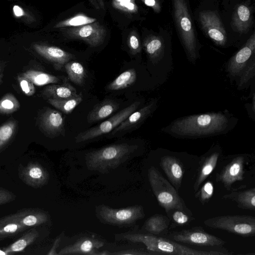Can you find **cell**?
I'll return each instance as SVG.
<instances>
[{
    "label": "cell",
    "instance_id": "44dd1931",
    "mask_svg": "<svg viewBox=\"0 0 255 255\" xmlns=\"http://www.w3.org/2000/svg\"><path fill=\"white\" fill-rule=\"evenodd\" d=\"M178 158L165 155L160 159L159 165L164 172L169 182L178 191L181 187L184 174V170Z\"/></svg>",
    "mask_w": 255,
    "mask_h": 255
},
{
    "label": "cell",
    "instance_id": "9a60e30c",
    "mask_svg": "<svg viewBox=\"0 0 255 255\" xmlns=\"http://www.w3.org/2000/svg\"><path fill=\"white\" fill-rule=\"evenodd\" d=\"M245 162V154L237 155L216 174V181L221 183L225 188L230 191L234 183L244 179Z\"/></svg>",
    "mask_w": 255,
    "mask_h": 255
},
{
    "label": "cell",
    "instance_id": "d590c367",
    "mask_svg": "<svg viewBox=\"0 0 255 255\" xmlns=\"http://www.w3.org/2000/svg\"><path fill=\"white\" fill-rule=\"evenodd\" d=\"M255 58L250 62L237 81V89L243 90L248 88L255 81Z\"/></svg>",
    "mask_w": 255,
    "mask_h": 255
},
{
    "label": "cell",
    "instance_id": "f35d334b",
    "mask_svg": "<svg viewBox=\"0 0 255 255\" xmlns=\"http://www.w3.org/2000/svg\"><path fill=\"white\" fill-rule=\"evenodd\" d=\"M113 6L128 13H135L138 11L135 0H112Z\"/></svg>",
    "mask_w": 255,
    "mask_h": 255
},
{
    "label": "cell",
    "instance_id": "3957f363",
    "mask_svg": "<svg viewBox=\"0 0 255 255\" xmlns=\"http://www.w3.org/2000/svg\"><path fill=\"white\" fill-rule=\"evenodd\" d=\"M117 241H127L133 243H141L152 255H223L227 253L217 251L196 250L166 238L150 234L126 233L115 235Z\"/></svg>",
    "mask_w": 255,
    "mask_h": 255
},
{
    "label": "cell",
    "instance_id": "603a6c76",
    "mask_svg": "<svg viewBox=\"0 0 255 255\" xmlns=\"http://www.w3.org/2000/svg\"><path fill=\"white\" fill-rule=\"evenodd\" d=\"M222 198L236 202L237 206L242 209L255 210V187L244 190L231 189L230 192L224 195Z\"/></svg>",
    "mask_w": 255,
    "mask_h": 255
},
{
    "label": "cell",
    "instance_id": "83f0119b",
    "mask_svg": "<svg viewBox=\"0 0 255 255\" xmlns=\"http://www.w3.org/2000/svg\"><path fill=\"white\" fill-rule=\"evenodd\" d=\"M27 229L18 223L13 214L0 218V241L15 236Z\"/></svg>",
    "mask_w": 255,
    "mask_h": 255
},
{
    "label": "cell",
    "instance_id": "52a82bcc",
    "mask_svg": "<svg viewBox=\"0 0 255 255\" xmlns=\"http://www.w3.org/2000/svg\"><path fill=\"white\" fill-rule=\"evenodd\" d=\"M204 224L245 237L255 235V217L247 215H227L207 219Z\"/></svg>",
    "mask_w": 255,
    "mask_h": 255
},
{
    "label": "cell",
    "instance_id": "1f68e13d",
    "mask_svg": "<svg viewBox=\"0 0 255 255\" xmlns=\"http://www.w3.org/2000/svg\"><path fill=\"white\" fill-rule=\"evenodd\" d=\"M47 102L66 114H70L74 109L83 101L81 93L65 99H48Z\"/></svg>",
    "mask_w": 255,
    "mask_h": 255
},
{
    "label": "cell",
    "instance_id": "b9f144b4",
    "mask_svg": "<svg viewBox=\"0 0 255 255\" xmlns=\"http://www.w3.org/2000/svg\"><path fill=\"white\" fill-rule=\"evenodd\" d=\"M17 80L21 90L27 96H31L34 94L35 88L33 83L28 78L22 75H18Z\"/></svg>",
    "mask_w": 255,
    "mask_h": 255
},
{
    "label": "cell",
    "instance_id": "30bf717a",
    "mask_svg": "<svg viewBox=\"0 0 255 255\" xmlns=\"http://www.w3.org/2000/svg\"><path fill=\"white\" fill-rule=\"evenodd\" d=\"M165 238L180 243L203 247H221L226 242L205 232L201 227H194L169 233Z\"/></svg>",
    "mask_w": 255,
    "mask_h": 255
},
{
    "label": "cell",
    "instance_id": "681fc988",
    "mask_svg": "<svg viewBox=\"0 0 255 255\" xmlns=\"http://www.w3.org/2000/svg\"><path fill=\"white\" fill-rule=\"evenodd\" d=\"M14 15L17 17H20L24 15L23 9L17 5H14L12 8Z\"/></svg>",
    "mask_w": 255,
    "mask_h": 255
},
{
    "label": "cell",
    "instance_id": "4316f807",
    "mask_svg": "<svg viewBox=\"0 0 255 255\" xmlns=\"http://www.w3.org/2000/svg\"><path fill=\"white\" fill-rule=\"evenodd\" d=\"M170 220L167 216L155 214L145 221L142 230L148 234L156 236L164 234L167 231Z\"/></svg>",
    "mask_w": 255,
    "mask_h": 255
},
{
    "label": "cell",
    "instance_id": "d4e9b609",
    "mask_svg": "<svg viewBox=\"0 0 255 255\" xmlns=\"http://www.w3.org/2000/svg\"><path fill=\"white\" fill-rule=\"evenodd\" d=\"M119 108V104L111 99H105L96 105L89 113L87 122L93 123L108 118Z\"/></svg>",
    "mask_w": 255,
    "mask_h": 255
},
{
    "label": "cell",
    "instance_id": "4fadbf2b",
    "mask_svg": "<svg viewBox=\"0 0 255 255\" xmlns=\"http://www.w3.org/2000/svg\"><path fill=\"white\" fill-rule=\"evenodd\" d=\"M199 19L203 29L214 43L219 46H225L228 37L218 13L213 10H204L200 12Z\"/></svg>",
    "mask_w": 255,
    "mask_h": 255
},
{
    "label": "cell",
    "instance_id": "d6a6232c",
    "mask_svg": "<svg viewBox=\"0 0 255 255\" xmlns=\"http://www.w3.org/2000/svg\"><path fill=\"white\" fill-rule=\"evenodd\" d=\"M64 67L68 78L76 85L82 86L86 77V71L80 63L76 61H69Z\"/></svg>",
    "mask_w": 255,
    "mask_h": 255
},
{
    "label": "cell",
    "instance_id": "6da1fadb",
    "mask_svg": "<svg viewBox=\"0 0 255 255\" xmlns=\"http://www.w3.org/2000/svg\"><path fill=\"white\" fill-rule=\"evenodd\" d=\"M239 119L228 110L178 118L161 131L178 138L195 139L225 134L237 126Z\"/></svg>",
    "mask_w": 255,
    "mask_h": 255
},
{
    "label": "cell",
    "instance_id": "ab89813d",
    "mask_svg": "<svg viewBox=\"0 0 255 255\" xmlns=\"http://www.w3.org/2000/svg\"><path fill=\"white\" fill-rule=\"evenodd\" d=\"M127 40L128 45L131 54L135 55L139 54L141 50V45L136 32L134 30L131 31Z\"/></svg>",
    "mask_w": 255,
    "mask_h": 255
},
{
    "label": "cell",
    "instance_id": "9c48e42d",
    "mask_svg": "<svg viewBox=\"0 0 255 255\" xmlns=\"http://www.w3.org/2000/svg\"><path fill=\"white\" fill-rule=\"evenodd\" d=\"M143 103L141 100L136 101L99 125L79 133L75 137L76 142L87 141L111 132Z\"/></svg>",
    "mask_w": 255,
    "mask_h": 255
},
{
    "label": "cell",
    "instance_id": "7bdbcfd3",
    "mask_svg": "<svg viewBox=\"0 0 255 255\" xmlns=\"http://www.w3.org/2000/svg\"><path fill=\"white\" fill-rule=\"evenodd\" d=\"M252 92L250 95H251V103H247L245 107L247 110L249 117L253 120L255 121V81L251 84Z\"/></svg>",
    "mask_w": 255,
    "mask_h": 255
},
{
    "label": "cell",
    "instance_id": "d6986e66",
    "mask_svg": "<svg viewBox=\"0 0 255 255\" xmlns=\"http://www.w3.org/2000/svg\"><path fill=\"white\" fill-rule=\"evenodd\" d=\"M39 126L42 132L48 136L64 135L63 118L57 111L49 108L46 109L39 118Z\"/></svg>",
    "mask_w": 255,
    "mask_h": 255
},
{
    "label": "cell",
    "instance_id": "484cf974",
    "mask_svg": "<svg viewBox=\"0 0 255 255\" xmlns=\"http://www.w3.org/2000/svg\"><path fill=\"white\" fill-rule=\"evenodd\" d=\"M252 22V11L245 4L238 5L235 9L232 17V24L235 29L241 33H246Z\"/></svg>",
    "mask_w": 255,
    "mask_h": 255
},
{
    "label": "cell",
    "instance_id": "ee69618b",
    "mask_svg": "<svg viewBox=\"0 0 255 255\" xmlns=\"http://www.w3.org/2000/svg\"><path fill=\"white\" fill-rule=\"evenodd\" d=\"M16 196L10 191L0 187V205L8 203L15 200Z\"/></svg>",
    "mask_w": 255,
    "mask_h": 255
},
{
    "label": "cell",
    "instance_id": "7c38bea8",
    "mask_svg": "<svg viewBox=\"0 0 255 255\" xmlns=\"http://www.w3.org/2000/svg\"><path fill=\"white\" fill-rule=\"evenodd\" d=\"M63 28L68 38L83 40L93 47L101 45L106 35L105 28L97 21L82 26Z\"/></svg>",
    "mask_w": 255,
    "mask_h": 255
},
{
    "label": "cell",
    "instance_id": "f546056e",
    "mask_svg": "<svg viewBox=\"0 0 255 255\" xmlns=\"http://www.w3.org/2000/svg\"><path fill=\"white\" fill-rule=\"evenodd\" d=\"M21 75L28 78L34 85L37 86L58 83L65 78L64 77L61 78L49 73L34 70H27Z\"/></svg>",
    "mask_w": 255,
    "mask_h": 255
},
{
    "label": "cell",
    "instance_id": "5bb4252c",
    "mask_svg": "<svg viewBox=\"0 0 255 255\" xmlns=\"http://www.w3.org/2000/svg\"><path fill=\"white\" fill-rule=\"evenodd\" d=\"M158 102L157 98L151 99L145 105L132 113L111 131L110 136H117L137 128L156 110Z\"/></svg>",
    "mask_w": 255,
    "mask_h": 255
},
{
    "label": "cell",
    "instance_id": "f907efd6",
    "mask_svg": "<svg viewBox=\"0 0 255 255\" xmlns=\"http://www.w3.org/2000/svg\"><path fill=\"white\" fill-rule=\"evenodd\" d=\"M4 64L0 62V83L1 81V79L3 76V72L4 71Z\"/></svg>",
    "mask_w": 255,
    "mask_h": 255
},
{
    "label": "cell",
    "instance_id": "ffe728a7",
    "mask_svg": "<svg viewBox=\"0 0 255 255\" xmlns=\"http://www.w3.org/2000/svg\"><path fill=\"white\" fill-rule=\"evenodd\" d=\"M33 47L37 53L51 62L57 70H61L74 57L72 54L58 47L37 44H34Z\"/></svg>",
    "mask_w": 255,
    "mask_h": 255
},
{
    "label": "cell",
    "instance_id": "8992f818",
    "mask_svg": "<svg viewBox=\"0 0 255 255\" xmlns=\"http://www.w3.org/2000/svg\"><path fill=\"white\" fill-rule=\"evenodd\" d=\"M176 26L189 61L195 64L200 57L197 38L185 0H172Z\"/></svg>",
    "mask_w": 255,
    "mask_h": 255
},
{
    "label": "cell",
    "instance_id": "836d02e7",
    "mask_svg": "<svg viewBox=\"0 0 255 255\" xmlns=\"http://www.w3.org/2000/svg\"><path fill=\"white\" fill-rule=\"evenodd\" d=\"M17 122L9 121L0 127V153L11 142L17 129Z\"/></svg>",
    "mask_w": 255,
    "mask_h": 255
},
{
    "label": "cell",
    "instance_id": "bcb514c9",
    "mask_svg": "<svg viewBox=\"0 0 255 255\" xmlns=\"http://www.w3.org/2000/svg\"><path fill=\"white\" fill-rule=\"evenodd\" d=\"M147 6L151 7L157 13L160 11L161 6L157 0H141Z\"/></svg>",
    "mask_w": 255,
    "mask_h": 255
},
{
    "label": "cell",
    "instance_id": "5b68a950",
    "mask_svg": "<svg viewBox=\"0 0 255 255\" xmlns=\"http://www.w3.org/2000/svg\"><path fill=\"white\" fill-rule=\"evenodd\" d=\"M148 178L159 205L168 215L171 211L178 210L192 216L191 211L187 207L175 187L156 167L151 166L148 169Z\"/></svg>",
    "mask_w": 255,
    "mask_h": 255
},
{
    "label": "cell",
    "instance_id": "ac0fdd59",
    "mask_svg": "<svg viewBox=\"0 0 255 255\" xmlns=\"http://www.w3.org/2000/svg\"><path fill=\"white\" fill-rule=\"evenodd\" d=\"M18 171L20 179L32 188H40L47 184L49 179L48 172L36 162H29L19 168Z\"/></svg>",
    "mask_w": 255,
    "mask_h": 255
},
{
    "label": "cell",
    "instance_id": "f6af8a7d",
    "mask_svg": "<svg viewBox=\"0 0 255 255\" xmlns=\"http://www.w3.org/2000/svg\"><path fill=\"white\" fill-rule=\"evenodd\" d=\"M149 252H145L143 250L138 249H128L122 250L119 252L109 253L108 255H151Z\"/></svg>",
    "mask_w": 255,
    "mask_h": 255
},
{
    "label": "cell",
    "instance_id": "cb8c5ba5",
    "mask_svg": "<svg viewBox=\"0 0 255 255\" xmlns=\"http://www.w3.org/2000/svg\"><path fill=\"white\" fill-rule=\"evenodd\" d=\"M76 89L72 86L65 78L60 85L52 84L46 86L41 92L43 98L46 99H65L77 94Z\"/></svg>",
    "mask_w": 255,
    "mask_h": 255
},
{
    "label": "cell",
    "instance_id": "816d5d0a",
    "mask_svg": "<svg viewBox=\"0 0 255 255\" xmlns=\"http://www.w3.org/2000/svg\"><path fill=\"white\" fill-rule=\"evenodd\" d=\"M0 255H7L3 249L0 248Z\"/></svg>",
    "mask_w": 255,
    "mask_h": 255
},
{
    "label": "cell",
    "instance_id": "e575fe53",
    "mask_svg": "<svg viewBox=\"0 0 255 255\" xmlns=\"http://www.w3.org/2000/svg\"><path fill=\"white\" fill-rule=\"evenodd\" d=\"M97 21L95 18L88 16L83 13H79L70 18L58 22L56 28L74 27L84 25Z\"/></svg>",
    "mask_w": 255,
    "mask_h": 255
},
{
    "label": "cell",
    "instance_id": "7402d4cb",
    "mask_svg": "<svg viewBox=\"0 0 255 255\" xmlns=\"http://www.w3.org/2000/svg\"><path fill=\"white\" fill-rule=\"evenodd\" d=\"M15 220L26 229L47 222L49 217L44 211L36 208L23 209L13 213Z\"/></svg>",
    "mask_w": 255,
    "mask_h": 255
},
{
    "label": "cell",
    "instance_id": "277c9868",
    "mask_svg": "<svg viewBox=\"0 0 255 255\" xmlns=\"http://www.w3.org/2000/svg\"><path fill=\"white\" fill-rule=\"evenodd\" d=\"M143 47L153 80L158 85L163 84L173 69L172 56L164 40L158 36L149 35L144 39Z\"/></svg>",
    "mask_w": 255,
    "mask_h": 255
},
{
    "label": "cell",
    "instance_id": "2e32d148",
    "mask_svg": "<svg viewBox=\"0 0 255 255\" xmlns=\"http://www.w3.org/2000/svg\"><path fill=\"white\" fill-rule=\"evenodd\" d=\"M222 155V149L220 145L215 143L200 157L197 176L193 185L195 192L198 191L203 182L215 169Z\"/></svg>",
    "mask_w": 255,
    "mask_h": 255
},
{
    "label": "cell",
    "instance_id": "74e56055",
    "mask_svg": "<svg viewBox=\"0 0 255 255\" xmlns=\"http://www.w3.org/2000/svg\"><path fill=\"white\" fill-rule=\"evenodd\" d=\"M214 186L210 181L206 182L196 192L195 196L202 205L207 204L213 196Z\"/></svg>",
    "mask_w": 255,
    "mask_h": 255
},
{
    "label": "cell",
    "instance_id": "ba28073f",
    "mask_svg": "<svg viewBox=\"0 0 255 255\" xmlns=\"http://www.w3.org/2000/svg\"><path fill=\"white\" fill-rule=\"evenodd\" d=\"M96 215L103 223L120 227L133 225L144 217L143 208L134 205L121 209H114L104 204L96 207Z\"/></svg>",
    "mask_w": 255,
    "mask_h": 255
},
{
    "label": "cell",
    "instance_id": "4dcf8cb0",
    "mask_svg": "<svg viewBox=\"0 0 255 255\" xmlns=\"http://www.w3.org/2000/svg\"><path fill=\"white\" fill-rule=\"evenodd\" d=\"M137 79V73L134 68L128 69L119 75L107 86L110 91L120 90L130 86Z\"/></svg>",
    "mask_w": 255,
    "mask_h": 255
},
{
    "label": "cell",
    "instance_id": "7a4b0ae2",
    "mask_svg": "<svg viewBox=\"0 0 255 255\" xmlns=\"http://www.w3.org/2000/svg\"><path fill=\"white\" fill-rule=\"evenodd\" d=\"M139 146L127 143L113 144L90 151L85 155L88 169L107 173L136 155Z\"/></svg>",
    "mask_w": 255,
    "mask_h": 255
},
{
    "label": "cell",
    "instance_id": "8fae6325",
    "mask_svg": "<svg viewBox=\"0 0 255 255\" xmlns=\"http://www.w3.org/2000/svg\"><path fill=\"white\" fill-rule=\"evenodd\" d=\"M255 58V34L250 37L244 45L227 62L225 68L230 81L237 82L250 62Z\"/></svg>",
    "mask_w": 255,
    "mask_h": 255
},
{
    "label": "cell",
    "instance_id": "c3c4849f",
    "mask_svg": "<svg viewBox=\"0 0 255 255\" xmlns=\"http://www.w3.org/2000/svg\"><path fill=\"white\" fill-rule=\"evenodd\" d=\"M91 3L98 9H105L104 0H89Z\"/></svg>",
    "mask_w": 255,
    "mask_h": 255
},
{
    "label": "cell",
    "instance_id": "7dc6e473",
    "mask_svg": "<svg viewBox=\"0 0 255 255\" xmlns=\"http://www.w3.org/2000/svg\"><path fill=\"white\" fill-rule=\"evenodd\" d=\"M61 235H60L58 237H57L55 240L54 244L50 250L49 252L47 253L48 255H58V253L56 252L57 249L58 248L60 245V243L61 240Z\"/></svg>",
    "mask_w": 255,
    "mask_h": 255
},
{
    "label": "cell",
    "instance_id": "60d3db41",
    "mask_svg": "<svg viewBox=\"0 0 255 255\" xmlns=\"http://www.w3.org/2000/svg\"><path fill=\"white\" fill-rule=\"evenodd\" d=\"M177 226L187 225L195 219L186 213L178 210L173 211L171 217L169 218Z\"/></svg>",
    "mask_w": 255,
    "mask_h": 255
},
{
    "label": "cell",
    "instance_id": "8d00e7d4",
    "mask_svg": "<svg viewBox=\"0 0 255 255\" xmlns=\"http://www.w3.org/2000/svg\"><path fill=\"white\" fill-rule=\"evenodd\" d=\"M20 108L17 99L11 93H7L0 100V113L4 115L12 114Z\"/></svg>",
    "mask_w": 255,
    "mask_h": 255
},
{
    "label": "cell",
    "instance_id": "f1b7e54d",
    "mask_svg": "<svg viewBox=\"0 0 255 255\" xmlns=\"http://www.w3.org/2000/svg\"><path fill=\"white\" fill-rule=\"evenodd\" d=\"M39 234L35 227L25 233L19 239L3 250L7 255L23 251L28 246L32 244L38 237Z\"/></svg>",
    "mask_w": 255,
    "mask_h": 255
},
{
    "label": "cell",
    "instance_id": "e0dca14e",
    "mask_svg": "<svg viewBox=\"0 0 255 255\" xmlns=\"http://www.w3.org/2000/svg\"><path fill=\"white\" fill-rule=\"evenodd\" d=\"M104 244V242L94 237L84 236L74 243L63 248L58 253V255H102V252L99 251V249Z\"/></svg>",
    "mask_w": 255,
    "mask_h": 255
}]
</instances>
